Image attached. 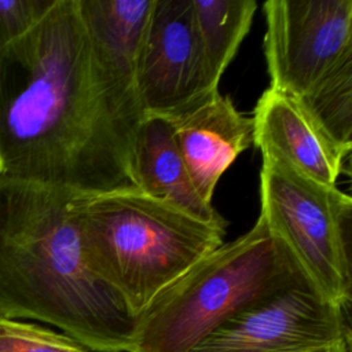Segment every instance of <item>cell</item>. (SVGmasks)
Masks as SVG:
<instances>
[{
	"mask_svg": "<svg viewBox=\"0 0 352 352\" xmlns=\"http://www.w3.org/2000/svg\"><path fill=\"white\" fill-rule=\"evenodd\" d=\"M133 85L144 116L164 118L219 91L208 73L191 0H154Z\"/></svg>",
	"mask_w": 352,
	"mask_h": 352,
	"instance_id": "ba28073f",
	"label": "cell"
},
{
	"mask_svg": "<svg viewBox=\"0 0 352 352\" xmlns=\"http://www.w3.org/2000/svg\"><path fill=\"white\" fill-rule=\"evenodd\" d=\"M352 341L351 308L300 283L241 311L190 352H304Z\"/></svg>",
	"mask_w": 352,
	"mask_h": 352,
	"instance_id": "52a82bcc",
	"label": "cell"
},
{
	"mask_svg": "<svg viewBox=\"0 0 352 352\" xmlns=\"http://www.w3.org/2000/svg\"><path fill=\"white\" fill-rule=\"evenodd\" d=\"M194 22L212 84L220 78L246 37L257 8L254 0H191Z\"/></svg>",
	"mask_w": 352,
	"mask_h": 352,
	"instance_id": "4fadbf2b",
	"label": "cell"
},
{
	"mask_svg": "<svg viewBox=\"0 0 352 352\" xmlns=\"http://www.w3.org/2000/svg\"><path fill=\"white\" fill-rule=\"evenodd\" d=\"M260 217L326 300L351 308L352 198L261 157Z\"/></svg>",
	"mask_w": 352,
	"mask_h": 352,
	"instance_id": "5b68a950",
	"label": "cell"
},
{
	"mask_svg": "<svg viewBox=\"0 0 352 352\" xmlns=\"http://www.w3.org/2000/svg\"><path fill=\"white\" fill-rule=\"evenodd\" d=\"M166 120L198 194L212 204L223 173L253 144L252 116L216 91Z\"/></svg>",
	"mask_w": 352,
	"mask_h": 352,
	"instance_id": "30bf717a",
	"label": "cell"
},
{
	"mask_svg": "<svg viewBox=\"0 0 352 352\" xmlns=\"http://www.w3.org/2000/svg\"><path fill=\"white\" fill-rule=\"evenodd\" d=\"M253 144L294 172L324 186H336L348 166L351 148L340 146L308 116L300 102L268 88L257 100Z\"/></svg>",
	"mask_w": 352,
	"mask_h": 352,
	"instance_id": "9c48e42d",
	"label": "cell"
},
{
	"mask_svg": "<svg viewBox=\"0 0 352 352\" xmlns=\"http://www.w3.org/2000/svg\"><path fill=\"white\" fill-rule=\"evenodd\" d=\"M55 0H0V51L26 34Z\"/></svg>",
	"mask_w": 352,
	"mask_h": 352,
	"instance_id": "2e32d148",
	"label": "cell"
},
{
	"mask_svg": "<svg viewBox=\"0 0 352 352\" xmlns=\"http://www.w3.org/2000/svg\"><path fill=\"white\" fill-rule=\"evenodd\" d=\"M304 352H352V341H342L330 346L312 349V351H304Z\"/></svg>",
	"mask_w": 352,
	"mask_h": 352,
	"instance_id": "e0dca14e",
	"label": "cell"
},
{
	"mask_svg": "<svg viewBox=\"0 0 352 352\" xmlns=\"http://www.w3.org/2000/svg\"><path fill=\"white\" fill-rule=\"evenodd\" d=\"M136 187L147 197L209 224H227L197 191L180 154L169 121L144 116L135 139Z\"/></svg>",
	"mask_w": 352,
	"mask_h": 352,
	"instance_id": "8fae6325",
	"label": "cell"
},
{
	"mask_svg": "<svg viewBox=\"0 0 352 352\" xmlns=\"http://www.w3.org/2000/svg\"><path fill=\"white\" fill-rule=\"evenodd\" d=\"M263 11L271 88L301 98L352 67V0H270Z\"/></svg>",
	"mask_w": 352,
	"mask_h": 352,
	"instance_id": "8992f818",
	"label": "cell"
},
{
	"mask_svg": "<svg viewBox=\"0 0 352 352\" xmlns=\"http://www.w3.org/2000/svg\"><path fill=\"white\" fill-rule=\"evenodd\" d=\"M305 282L258 216L248 232L201 258L154 297L136 316L131 352H190L241 311Z\"/></svg>",
	"mask_w": 352,
	"mask_h": 352,
	"instance_id": "277c9868",
	"label": "cell"
},
{
	"mask_svg": "<svg viewBox=\"0 0 352 352\" xmlns=\"http://www.w3.org/2000/svg\"><path fill=\"white\" fill-rule=\"evenodd\" d=\"M296 99L336 143L352 147V67Z\"/></svg>",
	"mask_w": 352,
	"mask_h": 352,
	"instance_id": "5bb4252c",
	"label": "cell"
},
{
	"mask_svg": "<svg viewBox=\"0 0 352 352\" xmlns=\"http://www.w3.org/2000/svg\"><path fill=\"white\" fill-rule=\"evenodd\" d=\"M72 205L87 267L135 318L224 243L227 224L199 221L139 190L77 192Z\"/></svg>",
	"mask_w": 352,
	"mask_h": 352,
	"instance_id": "3957f363",
	"label": "cell"
},
{
	"mask_svg": "<svg viewBox=\"0 0 352 352\" xmlns=\"http://www.w3.org/2000/svg\"><path fill=\"white\" fill-rule=\"evenodd\" d=\"M0 352H89L48 327L0 315Z\"/></svg>",
	"mask_w": 352,
	"mask_h": 352,
	"instance_id": "9a60e30c",
	"label": "cell"
},
{
	"mask_svg": "<svg viewBox=\"0 0 352 352\" xmlns=\"http://www.w3.org/2000/svg\"><path fill=\"white\" fill-rule=\"evenodd\" d=\"M82 19L110 62L133 81L154 0H78Z\"/></svg>",
	"mask_w": 352,
	"mask_h": 352,
	"instance_id": "7c38bea8",
	"label": "cell"
},
{
	"mask_svg": "<svg viewBox=\"0 0 352 352\" xmlns=\"http://www.w3.org/2000/svg\"><path fill=\"white\" fill-rule=\"evenodd\" d=\"M76 194L0 176V315L55 326L89 352H131L136 318L87 267Z\"/></svg>",
	"mask_w": 352,
	"mask_h": 352,
	"instance_id": "7a4b0ae2",
	"label": "cell"
},
{
	"mask_svg": "<svg viewBox=\"0 0 352 352\" xmlns=\"http://www.w3.org/2000/svg\"><path fill=\"white\" fill-rule=\"evenodd\" d=\"M143 118L133 81L94 41L78 0H55L0 51V176L82 195L138 190Z\"/></svg>",
	"mask_w": 352,
	"mask_h": 352,
	"instance_id": "6da1fadb",
	"label": "cell"
}]
</instances>
